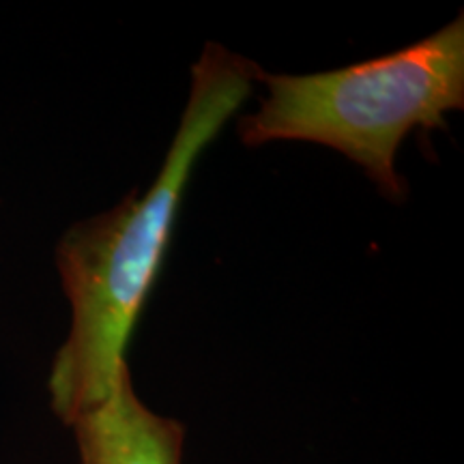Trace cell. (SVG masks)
<instances>
[{
  "label": "cell",
  "mask_w": 464,
  "mask_h": 464,
  "mask_svg": "<svg viewBox=\"0 0 464 464\" xmlns=\"http://www.w3.org/2000/svg\"><path fill=\"white\" fill-rule=\"evenodd\" d=\"M82 464H181L185 428L138 398L130 365L100 406L73 421Z\"/></svg>",
  "instance_id": "3"
},
{
  "label": "cell",
  "mask_w": 464,
  "mask_h": 464,
  "mask_svg": "<svg viewBox=\"0 0 464 464\" xmlns=\"http://www.w3.org/2000/svg\"><path fill=\"white\" fill-rule=\"evenodd\" d=\"M260 67L208 44L191 67V91L164 166L144 194L73 228L61 274L73 307L72 334L52 370V402L67 423L108 400L161 263L196 160L252 92Z\"/></svg>",
  "instance_id": "1"
},
{
  "label": "cell",
  "mask_w": 464,
  "mask_h": 464,
  "mask_svg": "<svg viewBox=\"0 0 464 464\" xmlns=\"http://www.w3.org/2000/svg\"><path fill=\"white\" fill-rule=\"evenodd\" d=\"M269 95L237 125L246 147L316 142L344 153L387 198L404 196L396 172L400 144L413 130L445 127L464 108V15L409 48L334 72L274 75Z\"/></svg>",
  "instance_id": "2"
}]
</instances>
